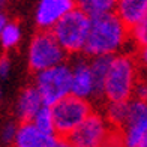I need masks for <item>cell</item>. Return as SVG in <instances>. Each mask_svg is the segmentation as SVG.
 I'll list each match as a JSON object with an SVG mask.
<instances>
[{
  "mask_svg": "<svg viewBox=\"0 0 147 147\" xmlns=\"http://www.w3.org/2000/svg\"><path fill=\"white\" fill-rule=\"evenodd\" d=\"M131 39V29L117 14L92 18L89 38L83 54L87 59L114 57L122 54L123 47Z\"/></svg>",
  "mask_w": 147,
  "mask_h": 147,
  "instance_id": "obj_1",
  "label": "cell"
},
{
  "mask_svg": "<svg viewBox=\"0 0 147 147\" xmlns=\"http://www.w3.org/2000/svg\"><path fill=\"white\" fill-rule=\"evenodd\" d=\"M137 62L129 54H117L113 57L108 74L102 86V98L105 102H126L134 99V90L138 83Z\"/></svg>",
  "mask_w": 147,
  "mask_h": 147,
  "instance_id": "obj_2",
  "label": "cell"
},
{
  "mask_svg": "<svg viewBox=\"0 0 147 147\" xmlns=\"http://www.w3.org/2000/svg\"><path fill=\"white\" fill-rule=\"evenodd\" d=\"M66 51L51 32L39 30L32 36L27 50V63L35 74L66 63Z\"/></svg>",
  "mask_w": 147,
  "mask_h": 147,
  "instance_id": "obj_3",
  "label": "cell"
},
{
  "mask_svg": "<svg viewBox=\"0 0 147 147\" xmlns=\"http://www.w3.org/2000/svg\"><path fill=\"white\" fill-rule=\"evenodd\" d=\"M90 26L92 18L77 8L66 15L51 30V33L66 51V54H80V53H84Z\"/></svg>",
  "mask_w": 147,
  "mask_h": 147,
  "instance_id": "obj_4",
  "label": "cell"
},
{
  "mask_svg": "<svg viewBox=\"0 0 147 147\" xmlns=\"http://www.w3.org/2000/svg\"><path fill=\"white\" fill-rule=\"evenodd\" d=\"M33 86L38 89L45 105H56L72 95V69L71 65L62 63L51 69L35 74Z\"/></svg>",
  "mask_w": 147,
  "mask_h": 147,
  "instance_id": "obj_5",
  "label": "cell"
},
{
  "mask_svg": "<svg viewBox=\"0 0 147 147\" xmlns=\"http://www.w3.org/2000/svg\"><path fill=\"white\" fill-rule=\"evenodd\" d=\"M93 113L90 101L80 99L74 95L62 99L53 105L56 134L60 138H69V135Z\"/></svg>",
  "mask_w": 147,
  "mask_h": 147,
  "instance_id": "obj_6",
  "label": "cell"
},
{
  "mask_svg": "<svg viewBox=\"0 0 147 147\" xmlns=\"http://www.w3.org/2000/svg\"><path fill=\"white\" fill-rule=\"evenodd\" d=\"M114 134L116 132L105 116L93 111L68 140L75 147H107Z\"/></svg>",
  "mask_w": 147,
  "mask_h": 147,
  "instance_id": "obj_7",
  "label": "cell"
},
{
  "mask_svg": "<svg viewBox=\"0 0 147 147\" xmlns=\"http://www.w3.org/2000/svg\"><path fill=\"white\" fill-rule=\"evenodd\" d=\"M123 147H138L147 135V102L131 99L123 126L117 131Z\"/></svg>",
  "mask_w": 147,
  "mask_h": 147,
  "instance_id": "obj_8",
  "label": "cell"
},
{
  "mask_svg": "<svg viewBox=\"0 0 147 147\" xmlns=\"http://www.w3.org/2000/svg\"><path fill=\"white\" fill-rule=\"evenodd\" d=\"M74 9H77L75 0H38L35 24L39 30L51 32Z\"/></svg>",
  "mask_w": 147,
  "mask_h": 147,
  "instance_id": "obj_9",
  "label": "cell"
},
{
  "mask_svg": "<svg viewBox=\"0 0 147 147\" xmlns=\"http://www.w3.org/2000/svg\"><path fill=\"white\" fill-rule=\"evenodd\" d=\"M72 69V95L80 99L90 101L93 98L101 96L96 84L95 75H93L90 59L77 57L71 63Z\"/></svg>",
  "mask_w": 147,
  "mask_h": 147,
  "instance_id": "obj_10",
  "label": "cell"
},
{
  "mask_svg": "<svg viewBox=\"0 0 147 147\" xmlns=\"http://www.w3.org/2000/svg\"><path fill=\"white\" fill-rule=\"evenodd\" d=\"M44 99L41 96V93L38 92V89L35 86H27L24 87L15 101L14 105V114L15 119L20 123H27L32 122L35 116L38 114V111L42 108Z\"/></svg>",
  "mask_w": 147,
  "mask_h": 147,
  "instance_id": "obj_11",
  "label": "cell"
},
{
  "mask_svg": "<svg viewBox=\"0 0 147 147\" xmlns=\"http://www.w3.org/2000/svg\"><path fill=\"white\" fill-rule=\"evenodd\" d=\"M57 135H50L38 129L32 122L18 123L17 137L11 147H54Z\"/></svg>",
  "mask_w": 147,
  "mask_h": 147,
  "instance_id": "obj_12",
  "label": "cell"
},
{
  "mask_svg": "<svg viewBox=\"0 0 147 147\" xmlns=\"http://www.w3.org/2000/svg\"><path fill=\"white\" fill-rule=\"evenodd\" d=\"M147 12V0H119L116 14L129 29L137 26Z\"/></svg>",
  "mask_w": 147,
  "mask_h": 147,
  "instance_id": "obj_13",
  "label": "cell"
},
{
  "mask_svg": "<svg viewBox=\"0 0 147 147\" xmlns=\"http://www.w3.org/2000/svg\"><path fill=\"white\" fill-rule=\"evenodd\" d=\"M77 8L90 18L116 14L119 0H75Z\"/></svg>",
  "mask_w": 147,
  "mask_h": 147,
  "instance_id": "obj_14",
  "label": "cell"
},
{
  "mask_svg": "<svg viewBox=\"0 0 147 147\" xmlns=\"http://www.w3.org/2000/svg\"><path fill=\"white\" fill-rule=\"evenodd\" d=\"M21 27L17 21H11L5 17V14L0 15V42L5 50H12L21 41Z\"/></svg>",
  "mask_w": 147,
  "mask_h": 147,
  "instance_id": "obj_15",
  "label": "cell"
},
{
  "mask_svg": "<svg viewBox=\"0 0 147 147\" xmlns=\"http://www.w3.org/2000/svg\"><path fill=\"white\" fill-rule=\"evenodd\" d=\"M129 111V101L126 102H105V110L102 114L108 120V123L117 131L123 126Z\"/></svg>",
  "mask_w": 147,
  "mask_h": 147,
  "instance_id": "obj_16",
  "label": "cell"
},
{
  "mask_svg": "<svg viewBox=\"0 0 147 147\" xmlns=\"http://www.w3.org/2000/svg\"><path fill=\"white\" fill-rule=\"evenodd\" d=\"M32 123L45 134L57 135L56 134V123H54V114H53V107H50V105H44L42 108L38 111L35 119L32 120Z\"/></svg>",
  "mask_w": 147,
  "mask_h": 147,
  "instance_id": "obj_17",
  "label": "cell"
},
{
  "mask_svg": "<svg viewBox=\"0 0 147 147\" xmlns=\"http://www.w3.org/2000/svg\"><path fill=\"white\" fill-rule=\"evenodd\" d=\"M111 60H113V57H93V59H90V66H92L93 75H95V80H96V84H98V89H99L101 95H102V86H104L107 74H108Z\"/></svg>",
  "mask_w": 147,
  "mask_h": 147,
  "instance_id": "obj_18",
  "label": "cell"
},
{
  "mask_svg": "<svg viewBox=\"0 0 147 147\" xmlns=\"http://www.w3.org/2000/svg\"><path fill=\"white\" fill-rule=\"evenodd\" d=\"M131 39L135 42V45H138V48L147 44V12L141 21L131 29Z\"/></svg>",
  "mask_w": 147,
  "mask_h": 147,
  "instance_id": "obj_19",
  "label": "cell"
},
{
  "mask_svg": "<svg viewBox=\"0 0 147 147\" xmlns=\"http://www.w3.org/2000/svg\"><path fill=\"white\" fill-rule=\"evenodd\" d=\"M17 131H18V125L15 122H6L2 128V141L6 146H12L14 144V140L17 137Z\"/></svg>",
  "mask_w": 147,
  "mask_h": 147,
  "instance_id": "obj_20",
  "label": "cell"
},
{
  "mask_svg": "<svg viewBox=\"0 0 147 147\" xmlns=\"http://www.w3.org/2000/svg\"><path fill=\"white\" fill-rule=\"evenodd\" d=\"M134 99L147 102V78H140L134 90Z\"/></svg>",
  "mask_w": 147,
  "mask_h": 147,
  "instance_id": "obj_21",
  "label": "cell"
},
{
  "mask_svg": "<svg viewBox=\"0 0 147 147\" xmlns=\"http://www.w3.org/2000/svg\"><path fill=\"white\" fill-rule=\"evenodd\" d=\"M9 72H11V60L8 57H2V60H0V75L5 80L9 75Z\"/></svg>",
  "mask_w": 147,
  "mask_h": 147,
  "instance_id": "obj_22",
  "label": "cell"
},
{
  "mask_svg": "<svg viewBox=\"0 0 147 147\" xmlns=\"http://www.w3.org/2000/svg\"><path fill=\"white\" fill-rule=\"evenodd\" d=\"M138 62L147 72V44L138 48Z\"/></svg>",
  "mask_w": 147,
  "mask_h": 147,
  "instance_id": "obj_23",
  "label": "cell"
},
{
  "mask_svg": "<svg viewBox=\"0 0 147 147\" xmlns=\"http://www.w3.org/2000/svg\"><path fill=\"white\" fill-rule=\"evenodd\" d=\"M54 147H75L68 138H57V143H56V146Z\"/></svg>",
  "mask_w": 147,
  "mask_h": 147,
  "instance_id": "obj_24",
  "label": "cell"
},
{
  "mask_svg": "<svg viewBox=\"0 0 147 147\" xmlns=\"http://www.w3.org/2000/svg\"><path fill=\"white\" fill-rule=\"evenodd\" d=\"M138 147H147V135H146V138L143 140V141L140 143V146H138Z\"/></svg>",
  "mask_w": 147,
  "mask_h": 147,
  "instance_id": "obj_25",
  "label": "cell"
},
{
  "mask_svg": "<svg viewBox=\"0 0 147 147\" xmlns=\"http://www.w3.org/2000/svg\"><path fill=\"white\" fill-rule=\"evenodd\" d=\"M5 3H6V0H2V6H5Z\"/></svg>",
  "mask_w": 147,
  "mask_h": 147,
  "instance_id": "obj_26",
  "label": "cell"
}]
</instances>
